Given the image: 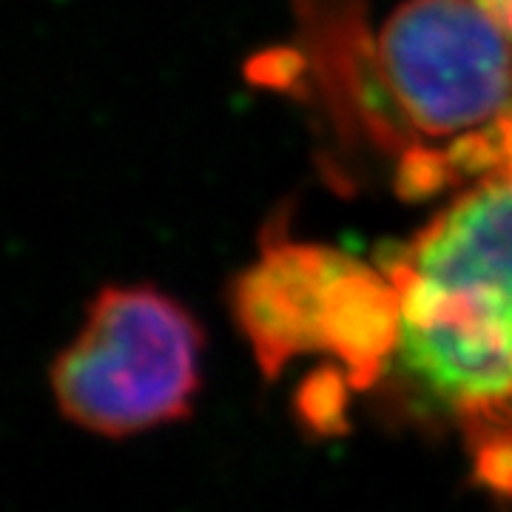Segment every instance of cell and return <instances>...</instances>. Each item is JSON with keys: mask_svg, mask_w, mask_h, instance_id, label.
I'll return each instance as SVG.
<instances>
[{"mask_svg": "<svg viewBox=\"0 0 512 512\" xmlns=\"http://www.w3.org/2000/svg\"><path fill=\"white\" fill-rule=\"evenodd\" d=\"M237 316L265 370L293 356L330 353L353 384L396 356L399 299L387 271L328 248L274 245L237 288Z\"/></svg>", "mask_w": 512, "mask_h": 512, "instance_id": "cell-4", "label": "cell"}, {"mask_svg": "<svg viewBox=\"0 0 512 512\" xmlns=\"http://www.w3.org/2000/svg\"><path fill=\"white\" fill-rule=\"evenodd\" d=\"M476 3L498 23V29L507 35L512 46V0H476Z\"/></svg>", "mask_w": 512, "mask_h": 512, "instance_id": "cell-6", "label": "cell"}, {"mask_svg": "<svg viewBox=\"0 0 512 512\" xmlns=\"http://www.w3.org/2000/svg\"><path fill=\"white\" fill-rule=\"evenodd\" d=\"M478 481L493 493L512 498V396L461 421Z\"/></svg>", "mask_w": 512, "mask_h": 512, "instance_id": "cell-5", "label": "cell"}, {"mask_svg": "<svg viewBox=\"0 0 512 512\" xmlns=\"http://www.w3.org/2000/svg\"><path fill=\"white\" fill-rule=\"evenodd\" d=\"M396 362L467 421L512 396V171L473 183L387 259Z\"/></svg>", "mask_w": 512, "mask_h": 512, "instance_id": "cell-2", "label": "cell"}, {"mask_svg": "<svg viewBox=\"0 0 512 512\" xmlns=\"http://www.w3.org/2000/svg\"><path fill=\"white\" fill-rule=\"evenodd\" d=\"M202 333L154 288H109L52 370L60 410L80 427L126 436L183 416L200 384Z\"/></svg>", "mask_w": 512, "mask_h": 512, "instance_id": "cell-3", "label": "cell"}, {"mask_svg": "<svg viewBox=\"0 0 512 512\" xmlns=\"http://www.w3.org/2000/svg\"><path fill=\"white\" fill-rule=\"evenodd\" d=\"M345 72L410 197L512 171V46L476 0H407Z\"/></svg>", "mask_w": 512, "mask_h": 512, "instance_id": "cell-1", "label": "cell"}]
</instances>
